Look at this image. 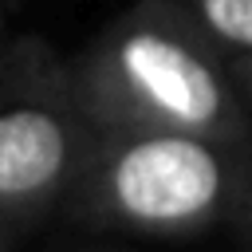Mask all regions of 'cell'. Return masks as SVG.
Returning <instances> with one entry per match:
<instances>
[{"instance_id":"cell-1","label":"cell","mask_w":252,"mask_h":252,"mask_svg":"<svg viewBox=\"0 0 252 252\" xmlns=\"http://www.w3.org/2000/svg\"><path fill=\"white\" fill-rule=\"evenodd\" d=\"M71 91L102 134L173 130L252 146V110L224 55L165 0H134L75 59Z\"/></svg>"},{"instance_id":"cell-2","label":"cell","mask_w":252,"mask_h":252,"mask_svg":"<svg viewBox=\"0 0 252 252\" xmlns=\"http://www.w3.org/2000/svg\"><path fill=\"white\" fill-rule=\"evenodd\" d=\"M63 213L158 240L224 232L252 252V146L173 130H98Z\"/></svg>"},{"instance_id":"cell-3","label":"cell","mask_w":252,"mask_h":252,"mask_svg":"<svg viewBox=\"0 0 252 252\" xmlns=\"http://www.w3.org/2000/svg\"><path fill=\"white\" fill-rule=\"evenodd\" d=\"M94 126L75 102L71 63L43 39L0 43V217L12 228L63 213Z\"/></svg>"},{"instance_id":"cell-4","label":"cell","mask_w":252,"mask_h":252,"mask_svg":"<svg viewBox=\"0 0 252 252\" xmlns=\"http://www.w3.org/2000/svg\"><path fill=\"white\" fill-rule=\"evenodd\" d=\"M220 55L252 51V0H165Z\"/></svg>"},{"instance_id":"cell-5","label":"cell","mask_w":252,"mask_h":252,"mask_svg":"<svg viewBox=\"0 0 252 252\" xmlns=\"http://www.w3.org/2000/svg\"><path fill=\"white\" fill-rule=\"evenodd\" d=\"M224 63H228L232 83L240 87V94H244V102H248V110H252V51H244V55H224Z\"/></svg>"},{"instance_id":"cell-6","label":"cell","mask_w":252,"mask_h":252,"mask_svg":"<svg viewBox=\"0 0 252 252\" xmlns=\"http://www.w3.org/2000/svg\"><path fill=\"white\" fill-rule=\"evenodd\" d=\"M8 232H12V224L0 217V252H8Z\"/></svg>"},{"instance_id":"cell-7","label":"cell","mask_w":252,"mask_h":252,"mask_svg":"<svg viewBox=\"0 0 252 252\" xmlns=\"http://www.w3.org/2000/svg\"><path fill=\"white\" fill-rule=\"evenodd\" d=\"M8 39V8H0V43Z\"/></svg>"},{"instance_id":"cell-8","label":"cell","mask_w":252,"mask_h":252,"mask_svg":"<svg viewBox=\"0 0 252 252\" xmlns=\"http://www.w3.org/2000/svg\"><path fill=\"white\" fill-rule=\"evenodd\" d=\"M20 4H24V0H0V8H8V12H12V8H20Z\"/></svg>"}]
</instances>
